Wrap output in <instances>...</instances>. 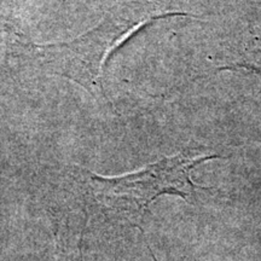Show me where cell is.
<instances>
[{
    "instance_id": "cell-4",
    "label": "cell",
    "mask_w": 261,
    "mask_h": 261,
    "mask_svg": "<svg viewBox=\"0 0 261 261\" xmlns=\"http://www.w3.org/2000/svg\"><path fill=\"white\" fill-rule=\"evenodd\" d=\"M58 261H67V260L63 259V257H60V259H58Z\"/></svg>"
},
{
    "instance_id": "cell-2",
    "label": "cell",
    "mask_w": 261,
    "mask_h": 261,
    "mask_svg": "<svg viewBox=\"0 0 261 261\" xmlns=\"http://www.w3.org/2000/svg\"><path fill=\"white\" fill-rule=\"evenodd\" d=\"M219 158L207 151L189 150L146 166L122 177L91 175V189L97 203L108 215L137 224L144 218L149 204L165 194L189 197L195 190L190 173L198 163Z\"/></svg>"
},
{
    "instance_id": "cell-3",
    "label": "cell",
    "mask_w": 261,
    "mask_h": 261,
    "mask_svg": "<svg viewBox=\"0 0 261 261\" xmlns=\"http://www.w3.org/2000/svg\"><path fill=\"white\" fill-rule=\"evenodd\" d=\"M227 68H244L261 74V24L244 34L237 60Z\"/></svg>"
},
{
    "instance_id": "cell-1",
    "label": "cell",
    "mask_w": 261,
    "mask_h": 261,
    "mask_svg": "<svg viewBox=\"0 0 261 261\" xmlns=\"http://www.w3.org/2000/svg\"><path fill=\"white\" fill-rule=\"evenodd\" d=\"M161 12L148 6L116 9L85 34L61 44L39 45L16 37L12 56L25 69L56 74L83 85L90 91L102 89L103 65L108 57L136 31Z\"/></svg>"
}]
</instances>
